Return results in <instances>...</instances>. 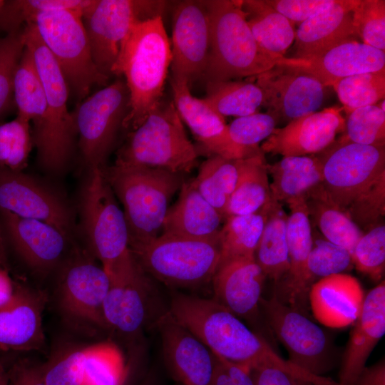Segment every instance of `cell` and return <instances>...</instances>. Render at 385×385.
Segmentation results:
<instances>
[{
	"label": "cell",
	"instance_id": "cell-24",
	"mask_svg": "<svg viewBox=\"0 0 385 385\" xmlns=\"http://www.w3.org/2000/svg\"><path fill=\"white\" fill-rule=\"evenodd\" d=\"M385 334V284L382 280L364 297L350 332L339 373L341 385H354L369 355Z\"/></svg>",
	"mask_w": 385,
	"mask_h": 385
},
{
	"label": "cell",
	"instance_id": "cell-26",
	"mask_svg": "<svg viewBox=\"0 0 385 385\" xmlns=\"http://www.w3.org/2000/svg\"><path fill=\"white\" fill-rule=\"evenodd\" d=\"M281 61L314 76L326 87L340 79L385 70V52L357 41H348L309 59L283 57Z\"/></svg>",
	"mask_w": 385,
	"mask_h": 385
},
{
	"label": "cell",
	"instance_id": "cell-50",
	"mask_svg": "<svg viewBox=\"0 0 385 385\" xmlns=\"http://www.w3.org/2000/svg\"><path fill=\"white\" fill-rule=\"evenodd\" d=\"M85 356V348H81L43 364L46 385H82Z\"/></svg>",
	"mask_w": 385,
	"mask_h": 385
},
{
	"label": "cell",
	"instance_id": "cell-31",
	"mask_svg": "<svg viewBox=\"0 0 385 385\" xmlns=\"http://www.w3.org/2000/svg\"><path fill=\"white\" fill-rule=\"evenodd\" d=\"M13 98L17 115L31 123L36 158L41 155L48 137V115L45 93L29 51L24 46L15 70Z\"/></svg>",
	"mask_w": 385,
	"mask_h": 385
},
{
	"label": "cell",
	"instance_id": "cell-19",
	"mask_svg": "<svg viewBox=\"0 0 385 385\" xmlns=\"http://www.w3.org/2000/svg\"><path fill=\"white\" fill-rule=\"evenodd\" d=\"M0 222L7 240L31 269L46 273L64 257L71 237L45 222L18 217L0 210Z\"/></svg>",
	"mask_w": 385,
	"mask_h": 385
},
{
	"label": "cell",
	"instance_id": "cell-46",
	"mask_svg": "<svg viewBox=\"0 0 385 385\" xmlns=\"http://www.w3.org/2000/svg\"><path fill=\"white\" fill-rule=\"evenodd\" d=\"M353 265L351 254L346 249L327 240H313L307 269L313 283L335 274L343 273Z\"/></svg>",
	"mask_w": 385,
	"mask_h": 385
},
{
	"label": "cell",
	"instance_id": "cell-4",
	"mask_svg": "<svg viewBox=\"0 0 385 385\" xmlns=\"http://www.w3.org/2000/svg\"><path fill=\"white\" fill-rule=\"evenodd\" d=\"M210 19V48L202 77L206 83L255 76L278 59L264 52L247 24L242 1H206Z\"/></svg>",
	"mask_w": 385,
	"mask_h": 385
},
{
	"label": "cell",
	"instance_id": "cell-58",
	"mask_svg": "<svg viewBox=\"0 0 385 385\" xmlns=\"http://www.w3.org/2000/svg\"><path fill=\"white\" fill-rule=\"evenodd\" d=\"M5 237L0 222V266L9 270V264L7 257Z\"/></svg>",
	"mask_w": 385,
	"mask_h": 385
},
{
	"label": "cell",
	"instance_id": "cell-55",
	"mask_svg": "<svg viewBox=\"0 0 385 385\" xmlns=\"http://www.w3.org/2000/svg\"><path fill=\"white\" fill-rule=\"evenodd\" d=\"M250 371L255 385H314L278 369L259 367Z\"/></svg>",
	"mask_w": 385,
	"mask_h": 385
},
{
	"label": "cell",
	"instance_id": "cell-43",
	"mask_svg": "<svg viewBox=\"0 0 385 385\" xmlns=\"http://www.w3.org/2000/svg\"><path fill=\"white\" fill-rule=\"evenodd\" d=\"M345 135L339 140L362 145H385V111L378 104L356 108L345 120Z\"/></svg>",
	"mask_w": 385,
	"mask_h": 385
},
{
	"label": "cell",
	"instance_id": "cell-22",
	"mask_svg": "<svg viewBox=\"0 0 385 385\" xmlns=\"http://www.w3.org/2000/svg\"><path fill=\"white\" fill-rule=\"evenodd\" d=\"M173 102L182 119L199 143L198 154L219 155L237 160L250 154L230 140L224 117L215 112L203 99L193 96L187 83L171 78Z\"/></svg>",
	"mask_w": 385,
	"mask_h": 385
},
{
	"label": "cell",
	"instance_id": "cell-20",
	"mask_svg": "<svg viewBox=\"0 0 385 385\" xmlns=\"http://www.w3.org/2000/svg\"><path fill=\"white\" fill-rule=\"evenodd\" d=\"M342 108L329 107L294 119L275 128L260 148L262 153L283 157L310 155L332 145L344 131Z\"/></svg>",
	"mask_w": 385,
	"mask_h": 385
},
{
	"label": "cell",
	"instance_id": "cell-35",
	"mask_svg": "<svg viewBox=\"0 0 385 385\" xmlns=\"http://www.w3.org/2000/svg\"><path fill=\"white\" fill-rule=\"evenodd\" d=\"M237 165L238 178L229 202L227 217L257 212L272 198L267 162L261 150L237 159Z\"/></svg>",
	"mask_w": 385,
	"mask_h": 385
},
{
	"label": "cell",
	"instance_id": "cell-61",
	"mask_svg": "<svg viewBox=\"0 0 385 385\" xmlns=\"http://www.w3.org/2000/svg\"><path fill=\"white\" fill-rule=\"evenodd\" d=\"M143 385H146V384H143Z\"/></svg>",
	"mask_w": 385,
	"mask_h": 385
},
{
	"label": "cell",
	"instance_id": "cell-32",
	"mask_svg": "<svg viewBox=\"0 0 385 385\" xmlns=\"http://www.w3.org/2000/svg\"><path fill=\"white\" fill-rule=\"evenodd\" d=\"M271 197L277 202L304 197L323 183V165L315 155L283 157L274 163H267Z\"/></svg>",
	"mask_w": 385,
	"mask_h": 385
},
{
	"label": "cell",
	"instance_id": "cell-39",
	"mask_svg": "<svg viewBox=\"0 0 385 385\" xmlns=\"http://www.w3.org/2000/svg\"><path fill=\"white\" fill-rule=\"evenodd\" d=\"M202 99L221 116L238 118L256 113L263 94L255 83L230 80L206 83Z\"/></svg>",
	"mask_w": 385,
	"mask_h": 385
},
{
	"label": "cell",
	"instance_id": "cell-36",
	"mask_svg": "<svg viewBox=\"0 0 385 385\" xmlns=\"http://www.w3.org/2000/svg\"><path fill=\"white\" fill-rule=\"evenodd\" d=\"M304 199L309 219L326 240L346 249L351 255L364 232L329 198L322 184L310 190Z\"/></svg>",
	"mask_w": 385,
	"mask_h": 385
},
{
	"label": "cell",
	"instance_id": "cell-13",
	"mask_svg": "<svg viewBox=\"0 0 385 385\" xmlns=\"http://www.w3.org/2000/svg\"><path fill=\"white\" fill-rule=\"evenodd\" d=\"M0 210L45 222L68 237L75 232L74 213L57 188L29 174L0 168Z\"/></svg>",
	"mask_w": 385,
	"mask_h": 385
},
{
	"label": "cell",
	"instance_id": "cell-54",
	"mask_svg": "<svg viewBox=\"0 0 385 385\" xmlns=\"http://www.w3.org/2000/svg\"><path fill=\"white\" fill-rule=\"evenodd\" d=\"M6 385H46L43 364L20 361L6 369Z\"/></svg>",
	"mask_w": 385,
	"mask_h": 385
},
{
	"label": "cell",
	"instance_id": "cell-47",
	"mask_svg": "<svg viewBox=\"0 0 385 385\" xmlns=\"http://www.w3.org/2000/svg\"><path fill=\"white\" fill-rule=\"evenodd\" d=\"M277 121L268 114L255 113L238 117L227 125L231 141L245 152L253 154L260 150L258 144L275 129Z\"/></svg>",
	"mask_w": 385,
	"mask_h": 385
},
{
	"label": "cell",
	"instance_id": "cell-11",
	"mask_svg": "<svg viewBox=\"0 0 385 385\" xmlns=\"http://www.w3.org/2000/svg\"><path fill=\"white\" fill-rule=\"evenodd\" d=\"M267 325L288 352L291 363L318 376L329 371L336 361L330 336L312 319L281 302L274 294L261 298Z\"/></svg>",
	"mask_w": 385,
	"mask_h": 385
},
{
	"label": "cell",
	"instance_id": "cell-44",
	"mask_svg": "<svg viewBox=\"0 0 385 385\" xmlns=\"http://www.w3.org/2000/svg\"><path fill=\"white\" fill-rule=\"evenodd\" d=\"M352 24L362 43L385 50L384 0H355Z\"/></svg>",
	"mask_w": 385,
	"mask_h": 385
},
{
	"label": "cell",
	"instance_id": "cell-21",
	"mask_svg": "<svg viewBox=\"0 0 385 385\" xmlns=\"http://www.w3.org/2000/svg\"><path fill=\"white\" fill-rule=\"evenodd\" d=\"M165 361L182 385H210L215 356L169 313L157 322Z\"/></svg>",
	"mask_w": 385,
	"mask_h": 385
},
{
	"label": "cell",
	"instance_id": "cell-7",
	"mask_svg": "<svg viewBox=\"0 0 385 385\" xmlns=\"http://www.w3.org/2000/svg\"><path fill=\"white\" fill-rule=\"evenodd\" d=\"M129 247L144 272L173 287H193L212 280L220 259L218 241L163 233Z\"/></svg>",
	"mask_w": 385,
	"mask_h": 385
},
{
	"label": "cell",
	"instance_id": "cell-42",
	"mask_svg": "<svg viewBox=\"0 0 385 385\" xmlns=\"http://www.w3.org/2000/svg\"><path fill=\"white\" fill-rule=\"evenodd\" d=\"M332 87L348 112L376 105L385 96V70L351 76L337 81Z\"/></svg>",
	"mask_w": 385,
	"mask_h": 385
},
{
	"label": "cell",
	"instance_id": "cell-15",
	"mask_svg": "<svg viewBox=\"0 0 385 385\" xmlns=\"http://www.w3.org/2000/svg\"><path fill=\"white\" fill-rule=\"evenodd\" d=\"M143 1L95 0L82 21L93 61L109 79L122 44L133 25L145 21Z\"/></svg>",
	"mask_w": 385,
	"mask_h": 385
},
{
	"label": "cell",
	"instance_id": "cell-2",
	"mask_svg": "<svg viewBox=\"0 0 385 385\" xmlns=\"http://www.w3.org/2000/svg\"><path fill=\"white\" fill-rule=\"evenodd\" d=\"M104 176L123 205L129 245L157 237L174 194L185 181L183 174L158 168L114 163Z\"/></svg>",
	"mask_w": 385,
	"mask_h": 385
},
{
	"label": "cell",
	"instance_id": "cell-34",
	"mask_svg": "<svg viewBox=\"0 0 385 385\" xmlns=\"http://www.w3.org/2000/svg\"><path fill=\"white\" fill-rule=\"evenodd\" d=\"M265 220L255 260L266 277L277 284L289 269L287 241V215L280 202L271 198L265 205Z\"/></svg>",
	"mask_w": 385,
	"mask_h": 385
},
{
	"label": "cell",
	"instance_id": "cell-28",
	"mask_svg": "<svg viewBox=\"0 0 385 385\" xmlns=\"http://www.w3.org/2000/svg\"><path fill=\"white\" fill-rule=\"evenodd\" d=\"M364 292L359 281L345 274H335L315 282L309 292V304L318 322L332 328L353 324L359 317Z\"/></svg>",
	"mask_w": 385,
	"mask_h": 385
},
{
	"label": "cell",
	"instance_id": "cell-27",
	"mask_svg": "<svg viewBox=\"0 0 385 385\" xmlns=\"http://www.w3.org/2000/svg\"><path fill=\"white\" fill-rule=\"evenodd\" d=\"M355 0H336L329 8L301 23L295 31L292 58L318 57L342 43L356 41L352 24Z\"/></svg>",
	"mask_w": 385,
	"mask_h": 385
},
{
	"label": "cell",
	"instance_id": "cell-60",
	"mask_svg": "<svg viewBox=\"0 0 385 385\" xmlns=\"http://www.w3.org/2000/svg\"><path fill=\"white\" fill-rule=\"evenodd\" d=\"M6 1L0 0V12L2 10L4 6L5 5Z\"/></svg>",
	"mask_w": 385,
	"mask_h": 385
},
{
	"label": "cell",
	"instance_id": "cell-59",
	"mask_svg": "<svg viewBox=\"0 0 385 385\" xmlns=\"http://www.w3.org/2000/svg\"><path fill=\"white\" fill-rule=\"evenodd\" d=\"M7 375L6 369L0 362V385H6Z\"/></svg>",
	"mask_w": 385,
	"mask_h": 385
},
{
	"label": "cell",
	"instance_id": "cell-23",
	"mask_svg": "<svg viewBox=\"0 0 385 385\" xmlns=\"http://www.w3.org/2000/svg\"><path fill=\"white\" fill-rule=\"evenodd\" d=\"M46 297L40 291L14 282L11 299L0 307V349L32 351L45 343L42 315Z\"/></svg>",
	"mask_w": 385,
	"mask_h": 385
},
{
	"label": "cell",
	"instance_id": "cell-25",
	"mask_svg": "<svg viewBox=\"0 0 385 385\" xmlns=\"http://www.w3.org/2000/svg\"><path fill=\"white\" fill-rule=\"evenodd\" d=\"M266 276L254 258H240L220 265L212 281L214 298L237 317L251 319L260 311Z\"/></svg>",
	"mask_w": 385,
	"mask_h": 385
},
{
	"label": "cell",
	"instance_id": "cell-18",
	"mask_svg": "<svg viewBox=\"0 0 385 385\" xmlns=\"http://www.w3.org/2000/svg\"><path fill=\"white\" fill-rule=\"evenodd\" d=\"M286 202L291 211L287 220L289 269L274 284L273 294L281 302L309 317V292L314 284L307 269L313 244L310 219L304 196Z\"/></svg>",
	"mask_w": 385,
	"mask_h": 385
},
{
	"label": "cell",
	"instance_id": "cell-48",
	"mask_svg": "<svg viewBox=\"0 0 385 385\" xmlns=\"http://www.w3.org/2000/svg\"><path fill=\"white\" fill-rule=\"evenodd\" d=\"M364 232L379 224L385 215V174L357 197L345 210Z\"/></svg>",
	"mask_w": 385,
	"mask_h": 385
},
{
	"label": "cell",
	"instance_id": "cell-41",
	"mask_svg": "<svg viewBox=\"0 0 385 385\" xmlns=\"http://www.w3.org/2000/svg\"><path fill=\"white\" fill-rule=\"evenodd\" d=\"M34 147L31 126L29 120L16 115L0 123V168L22 172L28 165Z\"/></svg>",
	"mask_w": 385,
	"mask_h": 385
},
{
	"label": "cell",
	"instance_id": "cell-37",
	"mask_svg": "<svg viewBox=\"0 0 385 385\" xmlns=\"http://www.w3.org/2000/svg\"><path fill=\"white\" fill-rule=\"evenodd\" d=\"M237 178V159L212 155L200 165L197 175L191 182L200 194L225 220Z\"/></svg>",
	"mask_w": 385,
	"mask_h": 385
},
{
	"label": "cell",
	"instance_id": "cell-45",
	"mask_svg": "<svg viewBox=\"0 0 385 385\" xmlns=\"http://www.w3.org/2000/svg\"><path fill=\"white\" fill-rule=\"evenodd\" d=\"M356 270L374 281L381 279L385 267V225L369 230L356 243L351 255Z\"/></svg>",
	"mask_w": 385,
	"mask_h": 385
},
{
	"label": "cell",
	"instance_id": "cell-3",
	"mask_svg": "<svg viewBox=\"0 0 385 385\" xmlns=\"http://www.w3.org/2000/svg\"><path fill=\"white\" fill-rule=\"evenodd\" d=\"M78 213L88 247L110 279L135 264L124 213L103 168L86 169L79 194Z\"/></svg>",
	"mask_w": 385,
	"mask_h": 385
},
{
	"label": "cell",
	"instance_id": "cell-8",
	"mask_svg": "<svg viewBox=\"0 0 385 385\" xmlns=\"http://www.w3.org/2000/svg\"><path fill=\"white\" fill-rule=\"evenodd\" d=\"M54 57L71 92L81 103L94 86H106L108 78L99 73L90 51L81 14L64 9L48 10L27 22Z\"/></svg>",
	"mask_w": 385,
	"mask_h": 385
},
{
	"label": "cell",
	"instance_id": "cell-30",
	"mask_svg": "<svg viewBox=\"0 0 385 385\" xmlns=\"http://www.w3.org/2000/svg\"><path fill=\"white\" fill-rule=\"evenodd\" d=\"M222 220L191 180L185 181L177 201L168 207L162 231L163 234L185 238L219 242Z\"/></svg>",
	"mask_w": 385,
	"mask_h": 385
},
{
	"label": "cell",
	"instance_id": "cell-38",
	"mask_svg": "<svg viewBox=\"0 0 385 385\" xmlns=\"http://www.w3.org/2000/svg\"><path fill=\"white\" fill-rule=\"evenodd\" d=\"M265 220V205L252 214L227 217L220 232L219 266L240 258H254Z\"/></svg>",
	"mask_w": 385,
	"mask_h": 385
},
{
	"label": "cell",
	"instance_id": "cell-12",
	"mask_svg": "<svg viewBox=\"0 0 385 385\" xmlns=\"http://www.w3.org/2000/svg\"><path fill=\"white\" fill-rule=\"evenodd\" d=\"M320 159L323 187L344 211L385 174V145L339 140Z\"/></svg>",
	"mask_w": 385,
	"mask_h": 385
},
{
	"label": "cell",
	"instance_id": "cell-56",
	"mask_svg": "<svg viewBox=\"0 0 385 385\" xmlns=\"http://www.w3.org/2000/svg\"><path fill=\"white\" fill-rule=\"evenodd\" d=\"M354 385H385V362L365 366L359 374Z\"/></svg>",
	"mask_w": 385,
	"mask_h": 385
},
{
	"label": "cell",
	"instance_id": "cell-51",
	"mask_svg": "<svg viewBox=\"0 0 385 385\" xmlns=\"http://www.w3.org/2000/svg\"><path fill=\"white\" fill-rule=\"evenodd\" d=\"M277 12L292 23H302L329 8L336 0H266Z\"/></svg>",
	"mask_w": 385,
	"mask_h": 385
},
{
	"label": "cell",
	"instance_id": "cell-9",
	"mask_svg": "<svg viewBox=\"0 0 385 385\" xmlns=\"http://www.w3.org/2000/svg\"><path fill=\"white\" fill-rule=\"evenodd\" d=\"M168 313L215 356L237 365L246 362L255 333L213 299L177 293Z\"/></svg>",
	"mask_w": 385,
	"mask_h": 385
},
{
	"label": "cell",
	"instance_id": "cell-53",
	"mask_svg": "<svg viewBox=\"0 0 385 385\" xmlns=\"http://www.w3.org/2000/svg\"><path fill=\"white\" fill-rule=\"evenodd\" d=\"M215 356L210 385H255L249 369Z\"/></svg>",
	"mask_w": 385,
	"mask_h": 385
},
{
	"label": "cell",
	"instance_id": "cell-10",
	"mask_svg": "<svg viewBox=\"0 0 385 385\" xmlns=\"http://www.w3.org/2000/svg\"><path fill=\"white\" fill-rule=\"evenodd\" d=\"M129 92L120 78L88 96L73 113L86 169L103 168L129 112Z\"/></svg>",
	"mask_w": 385,
	"mask_h": 385
},
{
	"label": "cell",
	"instance_id": "cell-17",
	"mask_svg": "<svg viewBox=\"0 0 385 385\" xmlns=\"http://www.w3.org/2000/svg\"><path fill=\"white\" fill-rule=\"evenodd\" d=\"M110 285V278L103 267L77 252L69 260L60 277L61 308L74 322L107 327L103 307Z\"/></svg>",
	"mask_w": 385,
	"mask_h": 385
},
{
	"label": "cell",
	"instance_id": "cell-16",
	"mask_svg": "<svg viewBox=\"0 0 385 385\" xmlns=\"http://www.w3.org/2000/svg\"><path fill=\"white\" fill-rule=\"evenodd\" d=\"M210 48V19L206 1H182L173 16L172 78L190 88L205 72Z\"/></svg>",
	"mask_w": 385,
	"mask_h": 385
},
{
	"label": "cell",
	"instance_id": "cell-57",
	"mask_svg": "<svg viewBox=\"0 0 385 385\" xmlns=\"http://www.w3.org/2000/svg\"><path fill=\"white\" fill-rule=\"evenodd\" d=\"M14 292V282L9 274V270L0 266V307L11 299Z\"/></svg>",
	"mask_w": 385,
	"mask_h": 385
},
{
	"label": "cell",
	"instance_id": "cell-29",
	"mask_svg": "<svg viewBox=\"0 0 385 385\" xmlns=\"http://www.w3.org/2000/svg\"><path fill=\"white\" fill-rule=\"evenodd\" d=\"M144 273L136 262L130 270L110 279L103 307L107 327L133 334L144 324L149 292Z\"/></svg>",
	"mask_w": 385,
	"mask_h": 385
},
{
	"label": "cell",
	"instance_id": "cell-1",
	"mask_svg": "<svg viewBox=\"0 0 385 385\" xmlns=\"http://www.w3.org/2000/svg\"><path fill=\"white\" fill-rule=\"evenodd\" d=\"M171 59L161 16L133 25L112 70L113 76H124L129 92V112L123 129L136 128L163 101Z\"/></svg>",
	"mask_w": 385,
	"mask_h": 385
},
{
	"label": "cell",
	"instance_id": "cell-6",
	"mask_svg": "<svg viewBox=\"0 0 385 385\" xmlns=\"http://www.w3.org/2000/svg\"><path fill=\"white\" fill-rule=\"evenodd\" d=\"M22 34L43 88L47 106V142L37 161L44 173L58 178L65 174L71 163L77 137L73 113L68 111L67 106L69 89L57 62L31 23L25 24Z\"/></svg>",
	"mask_w": 385,
	"mask_h": 385
},
{
	"label": "cell",
	"instance_id": "cell-5",
	"mask_svg": "<svg viewBox=\"0 0 385 385\" xmlns=\"http://www.w3.org/2000/svg\"><path fill=\"white\" fill-rule=\"evenodd\" d=\"M197 157L173 101L163 100L139 126L128 132L115 163L184 175L197 166Z\"/></svg>",
	"mask_w": 385,
	"mask_h": 385
},
{
	"label": "cell",
	"instance_id": "cell-40",
	"mask_svg": "<svg viewBox=\"0 0 385 385\" xmlns=\"http://www.w3.org/2000/svg\"><path fill=\"white\" fill-rule=\"evenodd\" d=\"M82 385H123L127 367L120 349L111 342L85 347Z\"/></svg>",
	"mask_w": 385,
	"mask_h": 385
},
{
	"label": "cell",
	"instance_id": "cell-49",
	"mask_svg": "<svg viewBox=\"0 0 385 385\" xmlns=\"http://www.w3.org/2000/svg\"><path fill=\"white\" fill-rule=\"evenodd\" d=\"M23 29L0 38V115L13 98V81L24 48Z\"/></svg>",
	"mask_w": 385,
	"mask_h": 385
},
{
	"label": "cell",
	"instance_id": "cell-33",
	"mask_svg": "<svg viewBox=\"0 0 385 385\" xmlns=\"http://www.w3.org/2000/svg\"><path fill=\"white\" fill-rule=\"evenodd\" d=\"M247 24L260 48L279 60L295 37L294 24L269 5L266 0L242 1Z\"/></svg>",
	"mask_w": 385,
	"mask_h": 385
},
{
	"label": "cell",
	"instance_id": "cell-52",
	"mask_svg": "<svg viewBox=\"0 0 385 385\" xmlns=\"http://www.w3.org/2000/svg\"><path fill=\"white\" fill-rule=\"evenodd\" d=\"M95 0H16L19 16L26 24L36 14L48 10L64 9L81 14L92 6Z\"/></svg>",
	"mask_w": 385,
	"mask_h": 385
},
{
	"label": "cell",
	"instance_id": "cell-14",
	"mask_svg": "<svg viewBox=\"0 0 385 385\" xmlns=\"http://www.w3.org/2000/svg\"><path fill=\"white\" fill-rule=\"evenodd\" d=\"M267 113L287 123L317 112L326 97V86L314 76L280 60L255 76Z\"/></svg>",
	"mask_w": 385,
	"mask_h": 385
}]
</instances>
